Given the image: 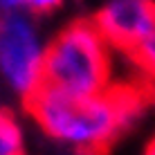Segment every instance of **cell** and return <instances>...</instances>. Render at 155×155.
Wrapping results in <instances>:
<instances>
[{
	"label": "cell",
	"instance_id": "obj_1",
	"mask_svg": "<svg viewBox=\"0 0 155 155\" xmlns=\"http://www.w3.org/2000/svg\"><path fill=\"white\" fill-rule=\"evenodd\" d=\"M23 104L50 140L74 151L99 153L133 126L142 110V92L115 83L99 94H74L43 81Z\"/></svg>",
	"mask_w": 155,
	"mask_h": 155
},
{
	"label": "cell",
	"instance_id": "obj_2",
	"mask_svg": "<svg viewBox=\"0 0 155 155\" xmlns=\"http://www.w3.org/2000/svg\"><path fill=\"white\" fill-rule=\"evenodd\" d=\"M115 50L92 18L68 23L45 45L43 81L74 94H99L115 85Z\"/></svg>",
	"mask_w": 155,
	"mask_h": 155
},
{
	"label": "cell",
	"instance_id": "obj_3",
	"mask_svg": "<svg viewBox=\"0 0 155 155\" xmlns=\"http://www.w3.org/2000/svg\"><path fill=\"white\" fill-rule=\"evenodd\" d=\"M43 43L36 16L27 9L0 12V79L25 99L43 83Z\"/></svg>",
	"mask_w": 155,
	"mask_h": 155
},
{
	"label": "cell",
	"instance_id": "obj_4",
	"mask_svg": "<svg viewBox=\"0 0 155 155\" xmlns=\"http://www.w3.org/2000/svg\"><path fill=\"white\" fill-rule=\"evenodd\" d=\"M94 25L115 52L128 54L155 29V2L148 0H106L92 16Z\"/></svg>",
	"mask_w": 155,
	"mask_h": 155
},
{
	"label": "cell",
	"instance_id": "obj_5",
	"mask_svg": "<svg viewBox=\"0 0 155 155\" xmlns=\"http://www.w3.org/2000/svg\"><path fill=\"white\" fill-rule=\"evenodd\" d=\"M25 153L23 128L9 110H0V155Z\"/></svg>",
	"mask_w": 155,
	"mask_h": 155
},
{
	"label": "cell",
	"instance_id": "obj_6",
	"mask_svg": "<svg viewBox=\"0 0 155 155\" xmlns=\"http://www.w3.org/2000/svg\"><path fill=\"white\" fill-rule=\"evenodd\" d=\"M126 56H130V61L137 65V70L155 85V29L148 36H144Z\"/></svg>",
	"mask_w": 155,
	"mask_h": 155
},
{
	"label": "cell",
	"instance_id": "obj_7",
	"mask_svg": "<svg viewBox=\"0 0 155 155\" xmlns=\"http://www.w3.org/2000/svg\"><path fill=\"white\" fill-rule=\"evenodd\" d=\"M63 7V0H25V9L34 16H50Z\"/></svg>",
	"mask_w": 155,
	"mask_h": 155
},
{
	"label": "cell",
	"instance_id": "obj_8",
	"mask_svg": "<svg viewBox=\"0 0 155 155\" xmlns=\"http://www.w3.org/2000/svg\"><path fill=\"white\" fill-rule=\"evenodd\" d=\"M25 9V0H0V12H16Z\"/></svg>",
	"mask_w": 155,
	"mask_h": 155
},
{
	"label": "cell",
	"instance_id": "obj_9",
	"mask_svg": "<svg viewBox=\"0 0 155 155\" xmlns=\"http://www.w3.org/2000/svg\"><path fill=\"white\" fill-rule=\"evenodd\" d=\"M146 153H153V155H155V137H153L151 142H148V146H146Z\"/></svg>",
	"mask_w": 155,
	"mask_h": 155
},
{
	"label": "cell",
	"instance_id": "obj_10",
	"mask_svg": "<svg viewBox=\"0 0 155 155\" xmlns=\"http://www.w3.org/2000/svg\"><path fill=\"white\" fill-rule=\"evenodd\" d=\"M148 2H155V0H148Z\"/></svg>",
	"mask_w": 155,
	"mask_h": 155
}]
</instances>
